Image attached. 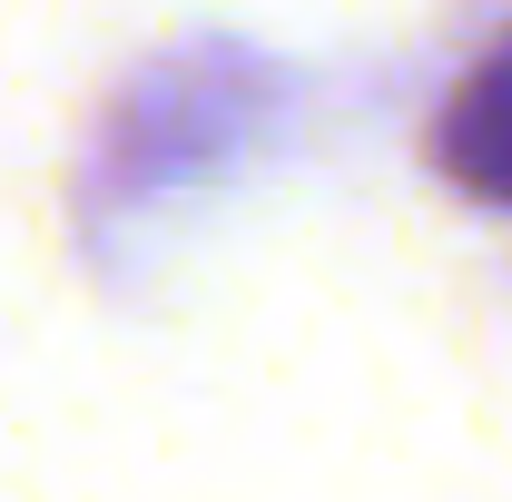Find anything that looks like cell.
<instances>
[{
    "instance_id": "cell-1",
    "label": "cell",
    "mask_w": 512,
    "mask_h": 502,
    "mask_svg": "<svg viewBox=\"0 0 512 502\" xmlns=\"http://www.w3.org/2000/svg\"><path fill=\"white\" fill-rule=\"evenodd\" d=\"M434 148H444V168L473 197H503V207H512V40L473 69L463 89H453L444 138H434Z\"/></svg>"
}]
</instances>
